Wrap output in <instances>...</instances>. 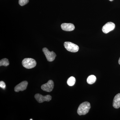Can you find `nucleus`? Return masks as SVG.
Instances as JSON below:
<instances>
[{"label": "nucleus", "instance_id": "nucleus-1", "mask_svg": "<svg viewBox=\"0 0 120 120\" xmlns=\"http://www.w3.org/2000/svg\"><path fill=\"white\" fill-rule=\"evenodd\" d=\"M90 105L88 102H84L79 105L77 110V113L79 116L84 115L87 114L90 109Z\"/></svg>", "mask_w": 120, "mask_h": 120}, {"label": "nucleus", "instance_id": "nucleus-2", "mask_svg": "<svg viewBox=\"0 0 120 120\" xmlns=\"http://www.w3.org/2000/svg\"><path fill=\"white\" fill-rule=\"evenodd\" d=\"M22 65L27 69H31L34 68L37 65V62L34 59L31 58H26L23 60Z\"/></svg>", "mask_w": 120, "mask_h": 120}, {"label": "nucleus", "instance_id": "nucleus-3", "mask_svg": "<svg viewBox=\"0 0 120 120\" xmlns=\"http://www.w3.org/2000/svg\"><path fill=\"white\" fill-rule=\"evenodd\" d=\"M64 45L68 51L72 52H77L79 49V47L77 45L70 42H65Z\"/></svg>", "mask_w": 120, "mask_h": 120}, {"label": "nucleus", "instance_id": "nucleus-4", "mask_svg": "<svg viewBox=\"0 0 120 120\" xmlns=\"http://www.w3.org/2000/svg\"><path fill=\"white\" fill-rule=\"evenodd\" d=\"M42 51L48 61L52 62L55 60L56 55L53 51L50 52L49 49L46 48H43Z\"/></svg>", "mask_w": 120, "mask_h": 120}, {"label": "nucleus", "instance_id": "nucleus-5", "mask_svg": "<svg viewBox=\"0 0 120 120\" xmlns=\"http://www.w3.org/2000/svg\"><path fill=\"white\" fill-rule=\"evenodd\" d=\"M35 98L39 103H42L44 101H49L52 99V97L49 95L43 96L40 94H36L34 96Z\"/></svg>", "mask_w": 120, "mask_h": 120}, {"label": "nucleus", "instance_id": "nucleus-6", "mask_svg": "<svg viewBox=\"0 0 120 120\" xmlns=\"http://www.w3.org/2000/svg\"><path fill=\"white\" fill-rule=\"evenodd\" d=\"M54 83L51 80H49L47 83L44 84L41 86V88L44 91L50 92L53 90Z\"/></svg>", "mask_w": 120, "mask_h": 120}, {"label": "nucleus", "instance_id": "nucleus-7", "mask_svg": "<svg viewBox=\"0 0 120 120\" xmlns=\"http://www.w3.org/2000/svg\"><path fill=\"white\" fill-rule=\"evenodd\" d=\"M115 27V24L111 22H109L105 24L102 28V31L105 34H107L113 30Z\"/></svg>", "mask_w": 120, "mask_h": 120}, {"label": "nucleus", "instance_id": "nucleus-8", "mask_svg": "<svg viewBox=\"0 0 120 120\" xmlns=\"http://www.w3.org/2000/svg\"><path fill=\"white\" fill-rule=\"evenodd\" d=\"M28 83L26 81H23L15 86V92H19V91H23L26 90L28 85Z\"/></svg>", "mask_w": 120, "mask_h": 120}, {"label": "nucleus", "instance_id": "nucleus-9", "mask_svg": "<svg viewBox=\"0 0 120 120\" xmlns=\"http://www.w3.org/2000/svg\"><path fill=\"white\" fill-rule=\"evenodd\" d=\"M61 27L62 30L65 31H72L75 29V26L73 24L71 23H62Z\"/></svg>", "mask_w": 120, "mask_h": 120}, {"label": "nucleus", "instance_id": "nucleus-10", "mask_svg": "<svg viewBox=\"0 0 120 120\" xmlns=\"http://www.w3.org/2000/svg\"><path fill=\"white\" fill-rule=\"evenodd\" d=\"M113 106L115 109H118L120 107V93L116 95L114 98Z\"/></svg>", "mask_w": 120, "mask_h": 120}, {"label": "nucleus", "instance_id": "nucleus-11", "mask_svg": "<svg viewBox=\"0 0 120 120\" xmlns=\"http://www.w3.org/2000/svg\"><path fill=\"white\" fill-rule=\"evenodd\" d=\"M97 78L94 75H91L89 76L87 79V83L90 84H93L96 82Z\"/></svg>", "mask_w": 120, "mask_h": 120}, {"label": "nucleus", "instance_id": "nucleus-12", "mask_svg": "<svg viewBox=\"0 0 120 120\" xmlns=\"http://www.w3.org/2000/svg\"><path fill=\"white\" fill-rule=\"evenodd\" d=\"M76 79L75 77L71 76L69 77L67 81V83L69 86H72L75 85V83Z\"/></svg>", "mask_w": 120, "mask_h": 120}, {"label": "nucleus", "instance_id": "nucleus-13", "mask_svg": "<svg viewBox=\"0 0 120 120\" xmlns=\"http://www.w3.org/2000/svg\"><path fill=\"white\" fill-rule=\"evenodd\" d=\"M9 64L8 60L7 58H4L0 61V66H4L7 67Z\"/></svg>", "mask_w": 120, "mask_h": 120}, {"label": "nucleus", "instance_id": "nucleus-14", "mask_svg": "<svg viewBox=\"0 0 120 120\" xmlns=\"http://www.w3.org/2000/svg\"><path fill=\"white\" fill-rule=\"evenodd\" d=\"M28 2L29 0H19V4L21 6L25 5L28 4Z\"/></svg>", "mask_w": 120, "mask_h": 120}, {"label": "nucleus", "instance_id": "nucleus-15", "mask_svg": "<svg viewBox=\"0 0 120 120\" xmlns=\"http://www.w3.org/2000/svg\"><path fill=\"white\" fill-rule=\"evenodd\" d=\"M0 87L2 89H4L6 87V85L4 82L3 81H0Z\"/></svg>", "mask_w": 120, "mask_h": 120}, {"label": "nucleus", "instance_id": "nucleus-16", "mask_svg": "<svg viewBox=\"0 0 120 120\" xmlns=\"http://www.w3.org/2000/svg\"><path fill=\"white\" fill-rule=\"evenodd\" d=\"M118 63H119V64L120 65V58H119V60H118Z\"/></svg>", "mask_w": 120, "mask_h": 120}, {"label": "nucleus", "instance_id": "nucleus-17", "mask_svg": "<svg viewBox=\"0 0 120 120\" xmlns=\"http://www.w3.org/2000/svg\"><path fill=\"white\" fill-rule=\"evenodd\" d=\"M109 1H113V0H109Z\"/></svg>", "mask_w": 120, "mask_h": 120}, {"label": "nucleus", "instance_id": "nucleus-18", "mask_svg": "<svg viewBox=\"0 0 120 120\" xmlns=\"http://www.w3.org/2000/svg\"><path fill=\"white\" fill-rule=\"evenodd\" d=\"M30 120H32V119H30Z\"/></svg>", "mask_w": 120, "mask_h": 120}]
</instances>
